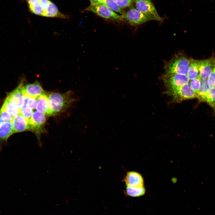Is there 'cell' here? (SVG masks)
Wrapping results in <instances>:
<instances>
[{"instance_id":"17","label":"cell","mask_w":215,"mask_h":215,"mask_svg":"<svg viewBox=\"0 0 215 215\" xmlns=\"http://www.w3.org/2000/svg\"><path fill=\"white\" fill-rule=\"evenodd\" d=\"M199 75V60L191 59L187 76L190 80L196 78Z\"/></svg>"},{"instance_id":"16","label":"cell","mask_w":215,"mask_h":215,"mask_svg":"<svg viewBox=\"0 0 215 215\" xmlns=\"http://www.w3.org/2000/svg\"><path fill=\"white\" fill-rule=\"evenodd\" d=\"M14 133L11 122H4L0 126V140L6 141Z\"/></svg>"},{"instance_id":"24","label":"cell","mask_w":215,"mask_h":215,"mask_svg":"<svg viewBox=\"0 0 215 215\" xmlns=\"http://www.w3.org/2000/svg\"><path fill=\"white\" fill-rule=\"evenodd\" d=\"M0 117L4 122H12L13 117L4 109H0Z\"/></svg>"},{"instance_id":"27","label":"cell","mask_w":215,"mask_h":215,"mask_svg":"<svg viewBox=\"0 0 215 215\" xmlns=\"http://www.w3.org/2000/svg\"><path fill=\"white\" fill-rule=\"evenodd\" d=\"M208 85L209 88H215V70L212 72L207 80Z\"/></svg>"},{"instance_id":"14","label":"cell","mask_w":215,"mask_h":215,"mask_svg":"<svg viewBox=\"0 0 215 215\" xmlns=\"http://www.w3.org/2000/svg\"><path fill=\"white\" fill-rule=\"evenodd\" d=\"M14 133L29 130V120L21 114L14 117L11 122Z\"/></svg>"},{"instance_id":"4","label":"cell","mask_w":215,"mask_h":215,"mask_svg":"<svg viewBox=\"0 0 215 215\" xmlns=\"http://www.w3.org/2000/svg\"><path fill=\"white\" fill-rule=\"evenodd\" d=\"M121 16L122 20L133 26L139 25L151 20L156 21L154 17L146 15L134 8H130Z\"/></svg>"},{"instance_id":"26","label":"cell","mask_w":215,"mask_h":215,"mask_svg":"<svg viewBox=\"0 0 215 215\" xmlns=\"http://www.w3.org/2000/svg\"><path fill=\"white\" fill-rule=\"evenodd\" d=\"M32 113V110L27 107L20 110V114L29 120L30 119Z\"/></svg>"},{"instance_id":"30","label":"cell","mask_w":215,"mask_h":215,"mask_svg":"<svg viewBox=\"0 0 215 215\" xmlns=\"http://www.w3.org/2000/svg\"><path fill=\"white\" fill-rule=\"evenodd\" d=\"M0 117V126L4 122Z\"/></svg>"},{"instance_id":"28","label":"cell","mask_w":215,"mask_h":215,"mask_svg":"<svg viewBox=\"0 0 215 215\" xmlns=\"http://www.w3.org/2000/svg\"><path fill=\"white\" fill-rule=\"evenodd\" d=\"M37 104V98L30 97L27 104V107L33 109L36 108Z\"/></svg>"},{"instance_id":"1","label":"cell","mask_w":215,"mask_h":215,"mask_svg":"<svg viewBox=\"0 0 215 215\" xmlns=\"http://www.w3.org/2000/svg\"><path fill=\"white\" fill-rule=\"evenodd\" d=\"M29 11L32 13L42 16L67 19L68 16L59 10L50 0H26Z\"/></svg>"},{"instance_id":"13","label":"cell","mask_w":215,"mask_h":215,"mask_svg":"<svg viewBox=\"0 0 215 215\" xmlns=\"http://www.w3.org/2000/svg\"><path fill=\"white\" fill-rule=\"evenodd\" d=\"M127 186L134 188L143 187L144 181L142 175L135 171L128 172L124 179Z\"/></svg>"},{"instance_id":"18","label":"cell","mask_w":215,"mask_h":215,"mask_svg":"<svg viewBox=\"0 0 215 215\" xmlns=\"http://www.w3.org/2000/svg\"><path fill=\"white\" fill-rule=\"evenodd\" d=\"M145 189L143 187L134 188L126 186L125 193L128 196L131 197H139L143 195L145 193Z\"/></svg>"},{"instance_id":"23","label":"cell","mask_w":215,"mask_h":215,"mask_svg":"<svg viewBox=\"0 0 215 215\" xmlns=\"http://www.w3.org/2000/svg\"><path fill=\"white\" fill-rule=\"evenodd\" d=\"M201 80V79L199 75L196 78L191 80L189 84L191 88L196 93L200 87Z\"/></svg>"},{"instance_id":"31","label":"cell","mask_w":215,"mask_h":215,"mask_svg":"<svg viewBox=\"0 0 215 215\" xmlns=\"http://www.w3.org/2000/svg\"></svg>"},{"instance_id":"15","label":"cell","mask_w":215,"mask_h":215,"mask_svg":"<svg viewBox=\"0 0 215 215\" xmlns=\"http://www.w3.org/2000/svg\"><path fill=\"white\" fill-rule=\"evenodd\" d=\"M37 110L45 115L50 116L49 105L46 93L39 96L37 98Z\"/></svg>"},{"instance_id":"9","label":"cell","mask_w":215,"mask_h":215,"mask_svg":"<svg viewBox=\"0 0 215 215\" xmlns=\"http://www.w3.org/2000/svg\"><path fill=\"white\" fill-rule=\"evenodd\" d=\"M162 79L168 90L181 87L188 83L189 79L186 75L174 74L163 76Z\"/></svg>"},{"instance_id":"5","label":"cell","mask_w":215,"mask_h":215,"mask_svg":"<svg viewBox=\"0 0 215 215\" xmlns=\"http://www.w3.org/2000/svg\"><path fill=\"white\" fill-rule=\"evenodd\" d=\"M92 12L103 18L111 20H122L121 15L114 12L106 5L101 3L90 4L84 10Z\"/></svg>"},{"instance_id":"19","label":"cell","mask_w":215,"mask_h":215,"mask_svg":"<svg viewBox=\"0 0 215 215\" xmlns=\"http://www.w3.org/2000/svg\"><path fill=\"white\" fill-rule=\"evenodd\" d=\"M13 117L20 114V110L13 105L6 98L1 107Z\"/></svg>"},{"instance_id":"29","label":"cell","mask_w":215,"mask_h":215,"mask_svg":"<svg viewBox=\"0 0 215 215\" xmlns=\"http://www.w3.org/2000/svg\"><path fill=\"white\" fill-rule=\"evenodd\" d=\"M104 0H89L90 4L102 3Z\"/></svg>"},{"instance_id":"25","label":"cell","mask_w":215,"mask_h":215,"mask_svg":"<svg viewBox=\"0 0 215 215\" xmlns=\"http://www.w3.org/2000/svg\"><path fill=\"white\" fill-rule=\"evenodd\" d=\"M121 8H125L131 6L135 0H114Z\"/></svg>"},{"instance_id":"11","label":"cell","mask_w":215,"mask_h":215,"mask_svg":"<svg viewBox=\"0 0 215 215\" xmlns=\"http://www.w3.org/2000/svg\"><path fill=\"white\" fill-rule=\"evenodd\" d=\"M199 76L201 79H207L215 68V58L199 60Z\"/></svg>"},{"instance_id":"12","label":"cell","mask_w":215,"mask_h":215,"mask_svg":"<svg viewBox=\"0 0 215 215\" xmlns=\"http://www.w3.org/2000/svg\"><path fill=\"white\" fill-rule=\"evenodd\" d=\"M23 92L24 95L30 97L37 98L39 96L46 93L40 83L37 81L23 86Z\"/></svg>"},{"instance_id":"6","label":"cell","mask_w":215,"mask_h":215,"mask_svg":"<svg viewBox=\"0 0 215 215\" xmlns=\"http://www.w3.org/2000/svg\"><path fill=\"white\" fill-rule=\"evenodd\" d=\"M166 93L172 96L173 101L175 102L197 98L196 93L191 88L188 83L176 88L168 90Z\"/></svg>"},{"instance_id":"2","label":"cell","mask_w":215,"mask_h":215,"mask_svg":"<svg viewBox=\"0 0 215 215\" xmlns=\"http://www.w3.org/2000/svg\"><path fill=\"white\" fill-rule=\"evenodd\" d=\"M46 95L48 100L50 115L64 111L75 100L72 97V92L70 91L63 93H46Z\"/></svg>"},{"instance_id":"20","label":"cell","mask_w":215,"mask_h":215,"mask_svg":"<svg viewBox=\"0 0 215 215\" xmlns=\"http://www.w3.org/2000/svg\"><path fill=\"white\" fill-rule=\"evenodd\" d=\"M209 87L207 79H201V85L197 93V98L201 102L205 101L206 95Z\"/></svg>"},{"instance_id":"10","label":"cell","mask_w":215,"mask_h":215,"mask_svg":"<svg viewBox=\"0 0 215 215\" xmlns=\"http://www.w3.org/2000/svg\"><path fill=\"white\" fill-rule=\"evenodd\" d=\"M24 80H22L16 89L10 93L6 97L16 107L20 110L24 102V94L22 87Z\"/></svg>"},{"instance_id":"8","label":"cell","mask_w":215,"mask_h":215,"mask_svg":"<svg viewBox=\"0 0 215 215\" xmlns=\"http://www.w3.org/2000/svg\"><path fill=\"white\" fill-rule=\"evenodd\" d=\"M135 3L137 10L154 17L156 21L163 22L164 19L159 15L151 0H135Z\"/></svg>"},{"instance_id":"7","label":"cell","mask_w":215,"mask_h":215,"mask_svg":"<svg viewBox=\"0 0 215 215\" xmlns=\"http://www.w3.org/2000/svg\"><path fill=\"white\" fill-rule=\"evenodd\" d=\"M46 119L45 114L36 111L33 113L29 120V130L36 134L38 140L40 139L41 134L44 131L43 128Z\"/></svg>"},{"instance_id":"21","label":"cell","mask_w":215,"mask_h":215,"mask_svg":"<svg viewBox=\"0 0 215 215\" xmlns=\"http://www.w3.org/2000/svg\"><path fill=\"white\" fill-rule=\"evenodd\" d=\"M101 4H104L109 7L113 11L122 15L125 12L114 0H104Z\"/></svg>"},{"instance_id":"22","label":"cell","mask_w":215,"mask_h":215,"mask_svg":"<svg viewBox=\"0 0 215 215\" xmlns=\"http://www.w3.org/2000/svg\"><path fill=\"white\" fill-rule=\"evenodd\" d=\"M206 102L213 108H215V88H209L207 90L205 98Z\"/></svg>"},{"instance_id":"3","label":"cell","mask_w":215,"mask_h":215,"mask_svg":"<svg viewBox=\"0 0 215 215\" xmlns=\"http://www.w3.org/2000/svg\"><path fill=\"white\" fill-rule=\"evenodd\" d=\"M191 59L182 54L175 55L169 61L165 62V73L163 76L174 74L187 75Z\"/></svg>"}]
</instances>
